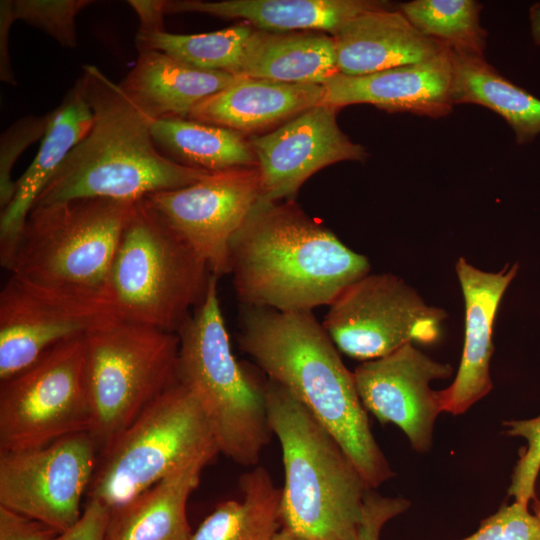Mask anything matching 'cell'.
I'll list each match as a JSON object with an SVG mask.
<instances>
[{"label":"cell","mask_w":540,"mask_h":540,"mask_svg":"<svg viewBox=\"0 0 540 540\" xmlns=\"http://www.w3.org/2000/svg\"><path fill=\"white\" fill-rule=\"evenodd\" d=\"M242 307L241 350L334 436L369 489L389 480L393 472L371 432L353 372L312 311Z\"/></svg>","instance_id":"obj_1"},{"label":"cell","mask_w":540,"mask_h":540,"mask_svg":"<svg viewBox=\"0 0 540 540\" xmlns=\"http://www.w3.org/2000/svg\"><path fill=\"white\" fill-rule=\"evenodd\" d=\"M369 271L364 255L294 201L259 199L230 246V273L242 306L312 311L329 306Z\"/></svg>","instance_id":"obj_2"},{"label":"cell","mask_w":540,"mask_h":540,"mask_svg":"<svg viewBox=\"0 0 540 540\" xmlns=\"http://www.w3.org/2000/svg\"><path fill=\"white\" fill-rule=\"evenodd\" d=\"M93 122L38 196L34 206L104 198L136 203L181 188L208 171L179 164L156 147L152 120L98 67L83 66ZM32 208V209H33Z\"/></svg>","instance_id":"obj_3"},{"label":"cell","mask_w":540,"mask_h":540,"mask_svg":"<svg viewBox=\"0 0 540 540\" xmlns=\"http://www.w3.org/2000/svg\"><path fill=\"white\" fill-rule=\"evenodd\" d=\"M270 431L282 450L281 521L311 540H355L370 490L334 436L292 394L263 384Z\"/></svg>","instance_id":"obj_4"},{"label":"cell","mask_w":540,"mask_h":540,"mask_svg":"<svg viewBox=\"0 0 540 540\" xmlns=\"http://www.w3.org/2000/svg\"><path fill=\"white\" fill-rule=\"evenodd\" d=\"M134 204L85 198L34 207L8 271L60 296L110 308L111 266Z\"/></svg>","instance_id":"obj_5"},{"label":"cell","mask_w":540,"mask_h":540,"mask_svg":"<svg viewBox=\"0 0 540 540\" xmlns=\"http://www.w3.org/2000/svg\"><path fill=\"white\" fill-rule=\"evenodd\" d=\"M217 280L211 277L203 301L177 331L178 380L204 412L219 452L251 467L258 463L271 432L264 387L232 353Z\"/></svg>","instance_id":"obj_6"},{"label":"cell","mask_w":540,"mask_h":540,"mask_svg":"<svg viewBox=\"0 0 540 540\" xmlns=\"http://www.w3.org/2000/svg\"><path fill=\"white\" fill-rule=\"evenodd\" d=\"M212 276L194 249L139 201L114 256L108 304L118 319L177 333Z\"/></svg>","instance_id":"obj_7"},{"label":"cell","mask_w":540,"mask_h":540,"mask_svg":"<svg viewBox=\"0 0 540 540\" xmlns=\"http://www.w3.org/2000/svg\"><path fill=\"white\" fill-rule=\"evenodd\" d=\"M218 453L204 412L178 380L101 453L89 499L112 513L179 468L198 459L211 462Z\"/></svg>","instance_id":"obj_8"},{"label":"cell","mask_w":540,"mask_h":540,"mask_svg":"<svg viewBox=\"0 0 540 540\" xmlns=\"http://www.w3.org/2000/svg\"><path fill=\"white\" fill-rule=\"evenodd\" d=\"M92 408L89 431L99 453L178 381L177 333L115 318L85 336Z\"/></svg>","instance_id":"obj_9"},{"label":"cell","mask_w":540,"mask_h":540,"mask_svg":"<svg viewBox=\"0 0 540 540\" xmlns=\"http://www.w3.org/2000/svg\"><path fill=\"white\" fill-rule=\"evenodd\" d=\"M85 336L58 343L1 381L0 451L42 447L90 431Z\"/></svg>","instance_id":"obj_10"},{"label":"cell","mask_w":540,"mask_h":540,"mask_svg":"<svg viewBox=\"0 0 540 540\" xmlns=\"http://www.w3.org/2000/svg\"><path fill=\"white\" fill-rule=\"evenodd\" d=\"M447 314L392 274L366 275L329 305L322 326L344 354L370 361L407 343H432Z\"/></svg>","instance_id":"obj_11"},{"label":"cell","mask_w":540,"mask_h":540,"mask_svg":"<svg viewBox=\"0 0 540 540\" xmlns=\"http://www.w3.org/2000/svg\"><path fill=\"white\" fill-rule=\"evenodd\" d=\"M99 454L89 432L48 445L0 451V506L37 520L59 534L80 519Z\"/></svg>","instance_id":"obj_12"},{"label":"cell","mask_w":540,"mask_h":540,"mask_svg":"<svg viewBox=\"0 0 540 540\" xmlns=\"http://www.w3.org/2000/svg\"><path fill=\"white\" fill-rule=\"evenodd\" d=\"M261 197L257 166L210 172L141 201L177 232L217 278L230 273V246Z\"/></svg>","instance_id":"obj_13"},{"label":"cell","mask_w":540,"mask_h":540,"mask_svg":"<svg viewBox=\"0 0 540 540\" xmlns=\"http://www.w3.org/2000/svg\"><path fill=\"white\" fill-rule=\"evenodd\" d=\"M115 318L108 307L60 296L11 275L0 292V380L29 367L58 343Z\"/></svg>","instance_id":"obj_14"},{"label":"cell","mask_w":540,"mask_h":540,"mask_svg":"<svg viewBox=\"0 0 540 540\" xmlns=\"http://www.w3.org/2000/svg\"><path fill=\"white\" fill-rule=\"evenodd\" d=\"M337 111L318 105L249 140L260 174L261 201H294L300 187L317 171L367 157L365 147L339 128Z\"/></svg>","instance_id":"obj_15"},{"label":"cell","mask_w":540,"mask_h":540,"mask_svg":"<svg viewBox=\"0 0 540 540\" xmlns=\"http://www.w3.org/2000/svg\"><path fill=\"white\" fill-rule=\"evenodd\" d=\"M449 364L432 360L407 343L396 351L357 366L353 377L366 410L381 423L398 426L418 452L432 445L441 408L429 383L452 374Z\"/></svg>","instance_id":"obj_16"},{"label":"cell","mask_w":540,"mask_h":540,"mask_svg":"<svg viewBox=\"0 0 540 540\" xmlns=\"http://www.w3.org/2000/svg\"><path fill=\"white\" fill-rule=\"evenodd\" d=\"M453 77V51L446 49L419 63L364 75L338 73L322 84L321 105L340 109L352 104H371L387 112L445 117L455 105Z\"/></svg>","instance_id":"obj_17"},{"label":"cell","mask_w":540,"mask_h":540,"mask_svg":"<svg viewBox=\"0 0 540 540\" xmlns=\"http://www.w3.org/2000/svg\"><path fill=\"white\" fill-rule=\"evenodd\" d=\"M517 271V264L490 273L477 269L465 258L457 261L456 273L465 302V338L455 380L436 391L442 412L462 414L492 389L489 366L494 351L493 325L501 298Z\"/></svg>","instance_id":"obj_18"},{"label":"cell","mask_w":540,"mask_h":540,"mask_svg":"<svg viewBox=\"0 0 540 540\" xmlns=\"http://www.w3.org/2000/svg\"><path fill=\"white\" fill-rule=\"evenodd\" d=\"M93 122L82 75L67 91L50 120L40 148L23 175L16 180L12 200L0 215V261L8 270L16 244L38 196L72 149L86 136Z\"/></svg>","instance_id":"obj_19"},{"label":"cell","mask_w":540,"mask_h":540,"mask_svg":"<svg viewBox=\"0 0 540 540\" xmlns=\"http://www.w3.org/2000/svg\"><path fill=\"white\" fill-rule=\"evenodd\" d=\"M337 67L364 75L431 59L446 49L419 32L398 10L369 11L344 24L333 36Z\"/></svg>","instance_id":"obj_20"},{"label":"cell","mask_w":540,"mask_h":540,"mask_svg":"<svg viewBox=\"0 0 540 540\" xmlns=\"http://www.w3.org/2000/svg\"><path fill=\"white\" fill-rule=\"evenodd\" d=\"M323 96L322 84L239 76L230 86L199 103L188 119L244 134L285 123L321 105Z\"/></svg>","instance_id":"obj_21"},{"label":"cell","mask_w":540,"mask_h":540,"mask_svg":"<svg viewBox=\"0 0 540 540\" xmlns=\"http://www.w3.org/2000/svg\"><path fill=\"white\" fill-rule=\"evenodd\" d=\"M239 76L203 70L164 52L145 50L121 83L122 90L152 121L188 118L203 100L234 83Z\"/></svg>","instance_id":"obj_22"},{"label":"cell","mask_w":540,"mask_h":540,"mask_svg":"<svg viewBox=\"0 0 540 540\" xmlns=\"http://www.w3.org/2000/svg\"><path fill=\"white\" fill-rule=\"evenodd\" d=\"M392 8L380 0H178L164 1L165 13L198 12L239 18L255 29L273 32L319 31L333 36L356 16Z\"/></svg>","instance_id":"obj_23"},{"label":"cell","mask_w":540,"mask_h":540,"mask_svg":"<svg viewBox=\"0 0 540 540\" xmlns=\"http://www.w3.org/2000/svg\"><path fill=\"white\" fill-rule=\"evenodd\" d=\"M339 73L334 39L319 31L253 29L239 76L285 83L323 84Z\"/></svg>","instance_id":"obj_24"},{"label":"cell","mask_w":540,"mask_h":540,"mask_svg":"<svg viewBox=\"0 0 540 540\" xmlns=\"http://www.w3.org/2000/svg\"><path fill=\"white\" fill-rule=\"evenodd\" d=\"M208 463H188L112 512L106 540H190L187 502Z\"/></svg>","instance_id":"obj_25"},{"label":"cell","mask_w":540,"mask_h":540,"mask_svg":"<svg viewBox=\"0 0 540 540\" xmlns=\"http://www.w3.org/2000/svg\"><path fill=\"white\" fill-rule=\"evenodd\" d=\"M455 104L484 106L500 115L512 128L518 144L540 134V99L515 85L485 57L453 52Z\"/></svg>","instance_id":"obj_26"},{"label":"cell","mask_w":540,"mask_h":540,"mask_svg":"<svg viewBox=\"0 0 540 540\" xmlns=\"http://www.w3.org/2000/svg\"><path fill=\"white\" fill-rule=\"evenodd\" d=\"M151 133L163 155L188 167L217 172L257 166L250 141L229 128L170 117L153 121Z\"/></svg>","instance_id":"obj_27"},{"label":"cell","mask_w":540,"mask_h":540,"mask_svg":"<svg viewBox=\"0 0 540 540\" xmlns=\"http://www.w3.org/2000/svg\"><path fill=\"white\" fill-rule=\"evenodd\" d=\"M241 500H227L200 524L190 540H273L280 530L282 489L267 469L240 477Z\"/></svg>","instance_id":"obj_28"},{"label":"cell","mask_w":540,"mask_h":540,"mask_svg":"<svg viewBox=\"0 0 540 540\" xmlns=\"http://www.w3.org/2000/svg\"><path fill=\"white\" fill-rule=\"evenodd\" d=\"M253 27L245 22L214 32L136 35L139 52L158 50L193 67L239 76L244 49Z\"/></svg>","instance_id":"obj_29"},{"label":"cell","mask_w":540,"mask_h":540,"mask_svg":"<svg viewBox=\"0 0 540 540\" xmlns=\"http://www.w3.org/2000/svg\"><path fill=\"white\" fill-rule=\"evenodd\" d=\"M398 9L419 32L453 52L484 57L488 33L480 23L479 2L413 0Z\"/></svg>","instance_id":"obj_30"},{"label":"cell","mask_w":540,"mask_h":540,"mask_svg":"<svg viewBox=\"0 0 540 540\" xmlns=\"http://www.w3.org/2000/svg\"><path fill=\"white\" fill-rule=\"evenodd\" d=\"M91 0H12L16 20L51 36L61 46H77L76 17Z\"/></svg>","instance_id":"obj_31"},{"label":"cell","mask_w":540,"mask_h":540,"mask_svg":"<svg viewBox=\"0 0 540 540\" xmlns=\"http://www.w3.org/2000/svg\"><path fill=\"white\" fill-rule=\"evenodd\" d=\"M50 113L42 116H25L9 128L0 138V207L6 208L13 198L16 181L12 180V168L18 157L32 143L45 135Z\"/></svg>","instance_id":"obj_32"},{"label":"cell","mask_w":540,"mask_h":540,"mask_svg":"<svg viewBox=\"0 0 540 540\" xmlns=\"http://www.w3.org/2000/svg\"><path fill=\"white\" fill-rule=\"evenodd\" d=\"M505 433L524 438L527 446L520 456L508 490L514 502L528 506L535 497V487L540 472V415L526 420L505 421Z\"/></svg>","instance_id":"obj_33"},{"label":"cell","mask_w":540,"mask_h":540,"mask_svg":"<svg viewBox=\"0 0 540 540\" xmlns=\"http://www.w3.org/2000/svg\"><path fill=\"white\" fill-rule=\"evenodd\" d=\"M462 540H540V517L531 514L528 506L513 502L502 506Z\"/></svg>","instance_id":"obj_34"},{"label":"cell","mask_w":540,"mask_h":540,"mask_svg":"<svg viewBox=\"0 0 540 540\" xmlns=\"http://www.w3.org/2000/svg\"><path fill=\"white\" fill-rule=\"evenodd\" d=\"M409 505L406 499L381 496L370 489L364 499L362 519L355 540H380L384 525L405 512Z\"/></svg>","instance_id":"obj_35"},{"label":"cell","mask_w":540,"mask_h":540,"mask_svg":"<svg viewBox=\"0 0 540 540\" xmlns=\"http://www.w3.org/2000/svg\"><path fill=\"white\" fill-rule=\"evenodd\" d=\"M111 510L103 503L89 499L78 522L54 540H106Z\"/></svg>","instance_id":"obj_36"},{"label":"cell","mask_w":540,"mask_h":540,"mask_svg":"<svg viewBox=\"0 0 540 540\" xmlns=\"http://www.w3.org/2000/svg\"><path fill=\"white\" fill-rule=\"evenodd\" d=\"M58 534L42 522L0 506V540H54Z\"/></svg>","instance_id":"obj_37"},{"label":"cell","mask_w":540,"mask_h":540,"mask_svg":"<svg viewBox=\"0 0 540 540\" xmlns=\"http://www.w3.org/2000/svg\"><path fill=\"white\" fill-rule=\"evenodd\" d=\"M16 21L12 0L0 1V79L6 84L16 86L17 79L12 68L9 53V35L13 23Z\"/></svg>","instance_id":"obj_38"},{"label":"cell","mask_w":540,"mask_h":540,"mask_svg":"<svg viewBox=\"0 0 540 540\" xmlns=\"http://www.w3.org/2000/svg\"><path fill=\"white\" fill-rule=\"evenodd\" d=\"M129 5L136 12L140 26L138 33L150 34L165 31L163 0H130Z\"/></svg>","instance_id":"obj_39"},{"label":"cell","mask_w":540,"mask_h":540,"mask_svg":"<svg viewBox=\"0 0 540 540\" xmlns=\"http://www.w3.org/2000/svg\"><path fill=\"white\" fill-rule=\"evenodd\" d=\"M531 35L536 45H540V3L530 8Z\"/></svg>","instance_id":"obj_40"},{"label":"cell","mask_w":540,"mask_h":540,"mask_svg":"<svg viewBox=\"0 0 540 540\" xmlns=\"http://www.w3.org/2000/svg\"><path fill=\"white\" fill-rule=\"evenodd\" d=\"M273 540H311L301 535H298L286 528L280 529Z\"/></svg>","instance_id":"obj_41"},{"label":"cell","mask_w":540,"mask_h":540,"mask_svg":"<svg viewBox=\"0 0 540 540\" xmlns=\"http://www.w3.org/2000/svg\"><path fill=\"white\" fill-rule=\"evenodd\" d=\"M536 514L540 517V503H538Z\"/></svg>","instance_id":"obj_42"}]
</instances>
